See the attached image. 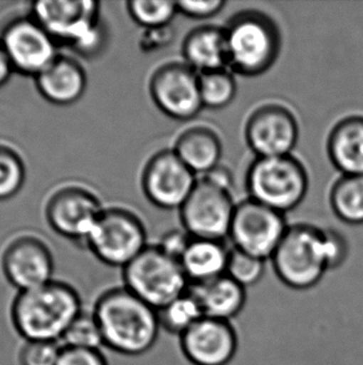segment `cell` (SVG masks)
<instances>
[{
	"label": "cell",
	"mask_w": 363,
	"mask_h": 365,
	"mask_svg": "<svg viewBox=\"0 0 363 365\" xmlns=\"http://www.w3.org/2000/svg\"><path fill=\"white\" fill-rule=\"evenodd\" d=\"M349 253V242L337 231L298 223L289 226L270 261L281 283L307 291L319 284L326 272L342 266Z\"/></svg>",
	"instance_id": "obj_1"
},
{
	"label": "cell",
	"mask_w": 363,
	"mask_h": 365,
	"mask_svg": "<svg viewBox=\"0 0 363 365\" xmlns=\"http://www.w3.org/2000/svg\"><path fill=\"white\" fill-rule=\"evenodd\" d=\"M103 346L117 354L140 356L157 343L161 324L158 312L128 291L115 287L102 292L93 308Z\"/></svg>",
	"instance_id": "obj_2"
},
{
	"label": "cell",
	"mask_w": 363,
	"mask_h": 365,
	"mask_svg": "<svg viewBox=\"0 0 363 365\" xmlns=\"http://www.w3.org/2000/svg\"><path fill=\"white\" fill-rule=\"evenodd\" d=\"M83 311L79 292L66 282L54 279L34 289L18 292L10 306V322L23 341L60 343Z\"/></svg>",
	"instance_id": "obj_3"
},
{
	"label": "cell",
	"mask_w": 363,
	"mask_h": 365,
	"mask_svg": "<svg viewBox=\"0 0 363 365\" xmlns=\"http://www.w3.org/2000/svg\"><path fill=\"white\" fill-rule=\"evenodd\" d=\"M228 69L246 78L259 76L279 59L283 38L270 15L256 9L238 11L226 26Z\"/></svg>",
	"instance_id": "obj_4"
},
{
	"label": "cell",
	"mask_w": 363,
	"mask_h": 365,
	"mask_svg": "<svg viewBox=\"0 0 363 365\" xmlns=\"http://www.w3.org/2000/svg\"><path fill=\"white\" fill-rule=\"evenodd\" d=\"M29 13L59 46L64 45L83 58H93L102 51L106 29L100 1L43 0L33 3Z\"/></svg>",
	"instance_id": "obj_5"
},
{
	"label": "cell",
	"mask_w": 363,
	"mask_h": 365,
	"mask_svg": "<svg viewBox=\"0 0 363 365\" xmlns=\"http://www.w3.org/2000/svg\"><path fill=\"white\" fill-rule=\"evenodd\" d=\"M309 173L294 155L256 158L246 173L251 200L286 213L299 207L309 191Z\"/></svg>",
	"instance_id": "obj_6"
},
{
	"label": "cell",
	"mask_w": 363,
	"mask_h": 365,
	"mask_svg": "<svg viewBox=\"0 0 363 365\" xmlns=\"http://www.w3.org/2000/svg\"><path fill=\"white\" fill-rule=\"evenodd\" d=\"M123 287L156 311L189 289L181 262L149 245L122 269Z\"/></svg>",
	"instance_id": "obj_7"
},
{
	"label": "cell",
	"mask_w": 363,
	"mask_h": 365,
	"mask_svg": "<svg viewBox=\"0 0 363 365\" xmlns=\"http://www.w3.org/2000/svg\"><path fill=\"white\" fill-rule=\"evenodd\" d=\"M147 230L142 218L126 207H105L86 248L103 264L123 269L147 247Z\"/></svg>",
	"instance_id": "obj_8"
},
{
	"label": "cell",
	"mask_w": 363,
	"mask_h": 365,
	"mask_svg": "<svg viewBox=\"0 0 363 365\" xmlns=\"http://www.w3.org/2000/svg\"><path fill=\"white\" fill-rule=\"evenodd\" d=\"M231 190V186L209 175L198 178L196 187L179 208L183 230L193 238H228L236 207Z\"/></svg>",
	"instance_id": "obj_9"
},
{
	"label": "cell",
	"mask_w": 363,
	"mask_h": 365,
	"mask_svg": "<svg viewBox=\"0 0 363 365\" xmlns=\"http://www.w3.org/2000/svg\"><path fill=\"white\" fill-rule=\"evenodd\" d=\"M103 210L102 201L93 188L69 182L50 193L44 215L49 227L60 237L86 247Z\"/></svg>",
	"instance_id": "obj_10"
},
{
	"label": "cell",
	"mask_w": 363,
	"mask_h": 365,
	"mask_svg": "<svg viewBox=\"0 0 363 365\" xmlns=\"http://www.w3.org/2000/svg\"><path fill=\"white\" fill-rule=\"evenodd\" d=\"M0 41L15 73L33 79L60 54L58 43L30 13L6 21L0 30Z\"/></svg>",
	"instance_id": "obj_11"
},
{
	"label": "cell",
	"mask_w": 363,
	"mask_h": 365,
	"mask_svg": "<svg viewBox=\"0 0 363 365\" xmlns=\"http://www.w3.org/2000/svg\"><path fill=\"white\" fill-rule=\"evenodd\" d=\"M289 226L284 213L248 198L236 203L228 238H231L233 248L268 261Z\"/></svg>",
	"instance_id": "obj_12"
},
{
	"label": "cell",
	"mask_w": 363,
	"mask_h": 365,
	"mask_svg": "<svg viewBox=\"0 0 363 365\" xmlns=\"http://www.w3.org/2000/svg\"><path fill=\"white\" fill-rule=\"evenodd\" d=\"M148 93L161 113L177 121L194 119L204 109L199 74L184 61L159 65L149 78Z\"/></svg>",
	"instance_id": "obj_13"
},
{
	"label": "cell",
	"mask_w": 363,
	"mask_h": 365,
	"mask_svg": "<svg viewBox=\"0 0 363 365\" xmlns=\"http://www.w3.org/2000/svg\"><path fill=\"white\" fill-rule=\"evenodd\" d=\"M5 281L18 292L29 291L54 281L53 252L33 233H20L6 243L0 256Z\"/></svg>",
	"instance_id": "obj_14"
},
{
	"label": "cell",
	"mask_w": 363,
	"mask_h": 365,
	"mask_svg": "<svg viewBox=\"0 0 363 365\" xmlns=\"http://www.w3.org/2000/svg\"><path fill=\"white\" fill-rule=\"evenodd\" d=\"M196 182V173L182 163L172 148L153 153L144 163L141 176L146 198L153 206L166 211H179Z\"/></svg>",
	"instance_id": "obj_15"
},
{
	"label": "cell",
	"mask_w": 363,
	"mask_h": 365,
	"mask_svg": "<svg viewBox=\"0 0 363 365\" xmlns=\"http://www.w3.org/2000/svg\"><path fill=\"white\" fill-rule=\"evenodd\" d=\"M299 135V121L294 113L278 103H268L253 110L244 128L246 145L256 158L293 155Z\"/></svg>",
	"instance_id": "obj_16"
},
{
	"label": "cell",
	"mask_w": 363,
	"mask_h": 365,
	"mask_svg": "<svg viewBox=\"0 0 363 365\" xmlns=\"http://www.w3.org/2000/svg\"><path fill=\"white\" fill-rule=\"evenodd\" d=\"M239 336L231 321L201 317L179 336L182 354L191 365H228L236 358Z\"/></svg>",
	"instance_id": "obj_17"
},
{
	"label": "cell",
	"mask_w": 363,
	"mask_h": 365,
	"mask_svg": "<svg viewBox=\"0 0 363 365\" xmlns=\"http://www.w3.org/2000/svg\"><path fill=\"white\" fill-rule=\"evenodd\" d=\"M35 88L43 99L56 106H70L83 99L88 89L84 65L75 56L61 54L34 78Z\"/></svg>",
	"instance_id": "obj_18"
},
{
	"label": "cell",
	"mask_w": 363,
	"mask_h": 365,
	"mask_svg": "<svg viewBox=\"0 0 363 365\" xmlns=\"http://www.w3.org/2000/svg\"><path fill=\"white\" fill-rule=\"evenodd\" d=\"M182 55L198 74L228 69L224 26L203 25L189 31L182 43Z\"/></svg>",
	"instance_id": "obj_19"
},
{
	"label": "cell",
	"mask_w": 363,
	"mask_h": 365,
	"mask_svg": "<svg viewBox=\"0 0 363 365\" xmlns=\"http://www.w3.org/2000/svg\"><path fill=\"white\" fill-rule=\"evenodd\" d=\"M173 151L196 176H204L221 165L223 145L213 128L196 125L178 135Z\"/></svg>",
	"instance_id": "obj_20"
},
{
	"label": "cell",
	"mask_w": 363,
	"mask_h": 365,
	"mask_svg": "<svg viewBox=\"0 0 363 365\" xmlns=\"http://www.w3.org/2000/svg\"><path fill=\"white\" fill-rule=\"evenodd\" d=\"M326 148L330 161L342 175H363V115L335 123Z\"/></svg>",
	"instance_id": "obj_21"
},
{
	"label": "cell",
	"mask_w": 363,
	"mask_h": 365,
	"mask_svg": "<svg viewBox=\"0 0 363 365\" xmlns=\"http://www.w3.org/2000/svg\"><path fill=\"white\" fill-rule=\"evenodd\" d=\"M189 291L199 303L203 316L211 318L233 321L246 306V288L226 274L189 286Z\"/></svg>",
	"instance_id": "obj_22"
},
{
	"label": "cell",
	"mask_w": 363,
	"mask_h": 365,
	"mask_svg": "<svg viewBox=\"0 0 363 365\" xmlns=\"http://www.w3.org/2000/svg\"><path fill=\"white\" fill-rule=\"evenodd\" d=\"M229 251L224 241L191 237L179 259L189 286L224 276Z\"/></svg>",
	"instance_id": "obj_23"
},
{
	"label": "cell",
	"mask_w": 363,
	"mask_h": 365,
	"mask_svg": "<svg viewBox=\"0 0 363 365\" xmlns=\"http://www.w3.org/2000/svg\"><path fill=\"white\" fill-rule=\"evenodd\" d=\"M335 216L347 225H363V175H342L330 191Z\"/></svg>",
	"instance_id": "obj_24"
},
{
	"label": "cell",
	"mask_w": 363,
	"mask_h": 365,
	"mask_svg": "<svg viewBox=\"0 0 363 365\" xmlns=\"http://www.w3.org/2000/svg\"><path fill=\"white\" fill-rule=\"evenodd\" d=\"M28 176L26 163L13 143L0 138V202L19 195Z\"/></svg>",
	"instance_id": "obj_25"
},
{
	"label": "cell",
	"mask_w": 363,
	"mask_h": 365,
	"mask_svg": "<svg viewBox=\"0 0 363 365\" xmlns=\"http://www.w3.org/2000/svg\"><path fill=\"white\" fill-rule=\"evenodd\" d=\"M157 312L161 329L178 336L203 317L201 306L189 289Z\"/></svg>",
	"instance_id": "obj_26"
},
{
	"label": "cell",
	"mask_w": 363,
	"mask_h": 365,
	"mask_svg": "<svg viewBox=\"0 0 363 365\" xmlns=\"http://www.w3.org/2000/svg\"><path fill=\"white\" fill-rule=\"evenodd\" d=\"M236 80L229 69L199 74V91L204 109L221 110L236 99Z\"/></svg>",
	"instance_id": "obj_27"
},
{
	"label": "cell",
	"mask_w": 363,
	"mask_h": 365,
	"mask_svg": "<svg viewBox=\"0 0 363 365\" xmlns=\"http://www.w3.org/2000/svg\"><path fill=\"white\" fill-rule=\"evenodd\" d=\"M130 18L144 30L168 28L178 14L177 1L130 0L126 3Z\"/></svg>",
	"instance_id": "obj_28"
},
{
	"label": "cell",
	"mask_w": 363,
	"mask_h": 365,
	"mask_svg": "<svg viewBox=\"0 0 363 365\" xmlns=\"http://www.w3.org/2000/svg\"><path fill=\"white\" fill-rule=\"evenodd\" d=\"M65 348L78 349H100L103 346L102 334L100 331L96 317L91 311H83L70 324L68 331L60 341Z\"/></svg>",
	"instance_id": "obj_29"
},
{
	"label": "cell",
	"mask_w": 363,
	"mask_h": 365,
	"mask_svg": "<svg viewBox=\"0 0 363 365\" xmlns=\"http://www.w3.org/2000/svg\"><path fill=\"white\" fill-rule=\"evenodd\" d=\"M265 262L249 253L231 248L228 256L226 274L244 288L254 286L265 274Z\"/></svg>",
	"instance_id": "obj_30"
},
{
	"label": "cell",
	"mask_w": 363,
	"mask_h": 365,
	"mask_svg": "<svg viewBox=\"0 0 363 365\" xmlns=\"http://www.w3.org/2000/svg\"><path fill=\"white\" fill-rule=\"evenodd\" d=\"M61 349L58 341H24L18 351V364L56 365Z\"/></svg>",
	"instance_id": "obj_31"
},
{
	"label": "cell",
	"mask_w": 363,
	"mask_h": 365,
	"mask_svg": "<svg viewBox=\"0 0 363 365\" xmlns=\"http://www.w3.org/2000/svg\"><path fill=\"white\" fill-rule=\"evenodd\" d=\"M56 365H108V361L100 349H78L63 346Z\"/></svg>",
	"instance_id": "obj_32"
},
{
	"label": "cell",
	"mask_w": 363,
	"mask_h": 365,
	"mask_svg": "<svg viewBox=\"0 0 363 365\" xmlns=\"http://www.w3.org/2000/svg\"><path fill=\"white\" fill-rule=\"evenodd\" d=\"M223 0H204V1H177L178 13L193 19H208L218 14L224 6Z\"/></svg>",
	"instance_id": "obj_33"
},
{
	"label": "cell",
	"mask_w": 363,
	"mask_h": 365,
	"mask_svg": "<svg viewBox=\"0 0 363 365\" xmlns=\"http://www.w3.org/2000/svg\"><path fill=\"white\" fill-rule=\"evenodd\" d=\"M191 237L184 230H174L166 233L157 246L176 259H181L182 255L186 251L191 242Z\"/></svg>",
	"instance_id": "obj_34"
},
{
	"label": "cell",
	"mask_w": 363,
	"mask_h": 365,
	"mask_svg": "<svg viewBox=\"0 0 363 365\" xmlns=\"http://www.w3.org/2000/svg\"><path fill=\"white\" fill-rule=\"evenodd\" d=\"M15 71L13 65L10 63L9 56L5 51L4 46L0 41V88H3L9 83Z\"/></svg>",
	"instance_id": "obj_35"
}]
</instances>
